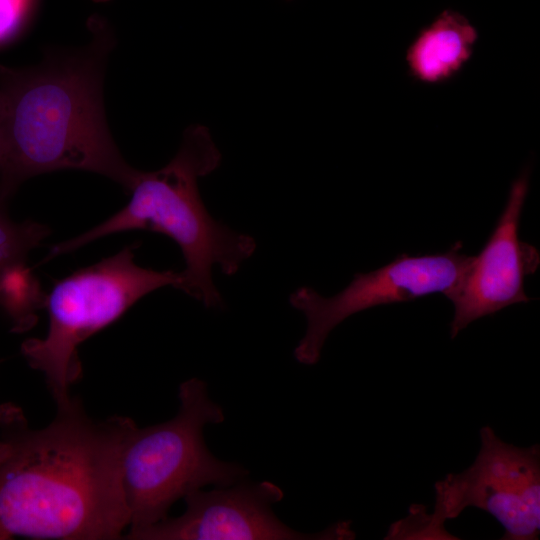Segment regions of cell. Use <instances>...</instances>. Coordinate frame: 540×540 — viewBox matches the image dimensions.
Masks as SVG:
<instances>
[{
	"label": "cell",
	"mask_w": 540,
	"mask_h": 540,
	"mask_svg": "<svg viewBox=\"0 0 540 540\" xmlns=\"http://www.w3.org/2000/svg\"><path fill=\"white\" fill-rule=\"evenodd\" d=\"M478 37L477 29L464 15L442 11L407 48L409 76L429 85L450 81L471 59Z\"/></svg>",
	"instance_id": "10"
},
{
	"label": "cell",
	"mask_w": 540,
	"mask_h": 540,
	"mask_svg": "<svg viewBox=\"0 0 540 540\" xmlns=\"http://www.w3.org/2000/svg\"><path fill=\"white\" fill-rule=\"evenodd\" d=\"M0 201V304L13 321L31 316L39 307L42 294L24 264L28 253L50 233L37 222L16 223Z\"/></svg>",
	"instance_id": "11"
},
{
	"label": "cell",
	"mask_w": 540,
	"mask_h": 540,
	"mask_svg": "<svg viewBox=\"0 0 540 540\" xmlns=\"http://www.w3.org/2000/svg\"><path fill=\"white\" fill-rule=\"evenodd\" d=\"M32 4L33 0H0V46L18 35Z\"/></svg>",
	"instance_id": "12"
},
{
	"label": "cell",
	"mask_w": 540,
	"mask_h": 540,
	"mask_svg": "<svg viewBox=\"0 0 540 540\" xmlns=\"http://www.w3.org/2000/svg\"><path fill=\"white\" fill-rule=\"evenodd\" d=\"M4 161V100L0 88V176Z\"/></svg>",
	"instance_id": "13"
},
{
	"label": "cell",
	"mask_w": 540,
	"mask_h": 540,
	"mask_svg": "<svg viewBox=\"0 0 540 540\" xmlns=\"http://www.w3.org/2000/svg\"><path fill=\"white\" fill-rule=\"evenodd\" d=\"M88 46L50 51L33 67L0 64L4 100V161L0 201L24 180L56 170L103 175L128 192L138 170L119 152L103 101L106 61L113 37L100 21Z\"/></svg>",
	"instance_id": "2"
},
{
	"label": "cell",
	"mask_w": 540,
	"mask_h": 540,
	"mask_svg": "<svg viewBox=\"0 0 540 540\" xmlns=\"http://www.w3.org/2000/svg\"><path fill=\"white\" fill-rule=\"evenodd\" d=\"M178 397L174 418L144 428L134 422L124 439L120 468L129 531L167 518L174 502L195 490L229 486L248 474L241 465L216 458L204 441V427L225 420L207 384L191 378L180 384Z\"/></svg>",
	"instance_id": "4"
},
{
	"label": "cell",
	"mask_w": 540,
	"mask_h": 540,
	"mask_svg": "<svg viewBox=\"0 0 540 540\" xmlns=\"http://www.w3.org/2000/svg\"><path fill=\"white\" fill-rule=\"evenodd\" d=\"M284 497L270 482L245 479L211 491L195 490L184 497L185 512L148 527L128 531L132 540H307L351 539L349 522L317 534H304L284 524L273 506Z\"/></svg>",
	"instance_id": "8"
},
{
	"label": "cell",
	"mask_w": 540,
	"mask_h": 540,
	"mask_svg": "<svg viewBox=\"0 0 540 540\" xmlns=\"http://www.w3.org/2000/svg\"><path fill=\"white\" fill-rule=\"evenodd\" d=\"M530 174L527 165L512 182L505 207L483 248L470 257L456 284L444 294L454 306L451 338L479 318L532 300L525 293L524 280L537 271L540 253L519 237Z\"/></svg>",
	"instance_id": "9"
},
{
	"label": "cell",
	"mask_w": 540,
	"mask_h": 540,
	"mask_svg": "<svg viewBox=\"0 0 540 540\" xmlns=\"http://www.w3.org/2000/svg\"><path fill=\"white\" fill-rule=\"evenodd\" d=\"M135 245L58 281L44 298L49 326L43 339H27L21 352L28 364L45 376L57 405L71 399L70 387L82 367L78 347L121 317L150 292L178 288L179 272L143 268L134 261Z\"/></svg>",
	"instance_id": "5"
},
{
	"label": "cell",
	"mask_w": 540,
	"mask_h": 540,
	"mask_svg": "<svg viewBox=\"0 0 540 540\" xmlns=\"http://www.w3.org/2000/svg\"><path fill=\"white\" fill-rule=\"evenodd\" d=\"M480 449L467 469L435 484L431 514L441 527L468 507L491 514L504 540H536L540 534V446L504 442L490 426L479 432Z\"/></svg>",
	"instance_id": "6"
},
{
	"label": "cell",
	"mask_w": 540,
	"mask_h": 540,
	"mask_svg": "<svg viewBox=\"0 0 540 540\" xmlns=\"http://www.w3.org/2000/svg\"><path fill=\"white\" fill-rule=\"evenodd\" d=\"M461 242L444 253L398 255L387 265L368 273H356L339 293L324 297L302 286L289 297L290 305L306 318L304 337L294 349L297 362L316 364L330 332L348 317L361 311L407 302L434 293L448 292L458 281L470 257Z\"/></svg>",
	"instance_id": "7"
},
{
	"label": "cell",
	"mask_w": 540,
	"mask_h": 540,
	"mask_svg": "<svg viewBox=\"0 0 540 540\" xmlns=\"http://www.w3.org/2000/svg\"><path fill=\"white\" fill-rule=\"evenodd\" d=\"M9 450V442L6 439L0 440V462L7 456Z\"/></svg>",
	"instance_id": "14"
},
{
	"label": "cell",
	"mask_w": 540,
	"mask_h": 540,
	"mask_svg": "<svg viewBox=\"0 0 540 540\" xmlns=\"http://www.w3.org/2000/svg\"><path fill=\"white\" fill-rule=\"evenodd\" d=\"M221 153L209 129L191 125L183 133L177 154L159 170L138 171L129 202L92 229L53 246L47 259L75 251L107 235L148 230L166 235L180 248L185 268L178 289L208 308H222L212 281V267L234 275L256 250L255 239L215 220L204 205L198 180L215 171Z\"/></svg>",
	"instance_id": "3"
},
{
	"label": "cell",
	"mask_w": 540,
	"mask_h": 540,
	"mask_svg": "<svg viewBox=\"0 0 540 540\" xmlns=\"http://www.w3.org/2000/svg\"><path fill=\"white\" fill-rule=\"evenodd\" d=\"M57 407L38 430L19 409L0 414L10 444L0 462V540L119 539L130 525L120 456L134 421L92 420L73 397Z\"/></svg>",
	"instance_id": "1"
}]
</instances>
